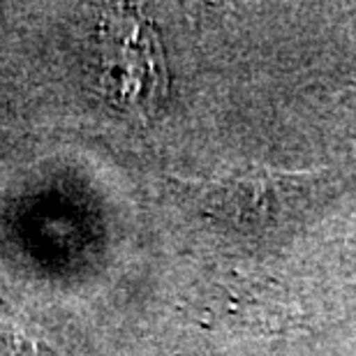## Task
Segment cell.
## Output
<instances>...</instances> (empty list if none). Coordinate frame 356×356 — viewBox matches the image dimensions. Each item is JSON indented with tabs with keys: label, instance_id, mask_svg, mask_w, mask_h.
Listing matches in <instances>:
<instances>
[{
	"label": "cell",
	"instance_id": "obj_1",
	"mask_svg": "<svg viewBox=\"0 0 356 356\" xmlns=\"http://www.w3.org/2000/svg\"><path fill=\"white\" fill-rule=\"evenodd\" d=\"M305 176L308 174L250 167L211 181L188 183L185 188L199 209L220 222L264 227L296 209L298 197L305 190Z\"/></svg>",
	"mask_w": 356,
	"mask_h": 356
},
{
	"label": "cell",
	"instance_id": "obj_2",
	"mask_svg": "<svg viewBox=\"0 0 356 356\" xmlns=\"http://www.w3.org/2000/svg\"><path fill=\"white\" fill-rule=\"evenodd\" d=\"M111 28V26H109ZM123 35L109 31V47L116 49V63L109 72L120 81V97L127 106L153 111L167 97V72L160 40L153 26L134 12L123 14Z\"/></svg>",
	"mask_w": 356,
	"mask_h": 356
},
{
	"label": "cell",
	"instance_id": "obj_3",
	"mask_svg": "<svg viewBox=\"0 0 356 356\" xmlns=\"http://www.w3.org/2000/svg\"><path fill=\"white\" fill-rule=\"evenodd\" d=\"M12 345H14V350H17L19 356H58L51 347H47L42 340L28 336V333H24L21 329L14 331Z\"/></svg>",
	"mask_w": 356,
	"mask_h": 356
}]
</instances>
